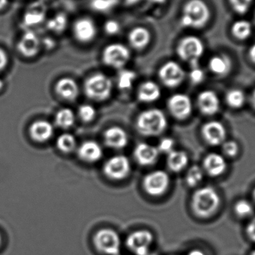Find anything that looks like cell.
Listing matches in <instances>:
<instances>
[{"mask_svg": "<svg viewBox=\"0 0 255 255\" xmlns=\"http://www.w3.org/2000/svg\"><path fill=\"white\" fill-rule=\"evenodd\" d=\"M245 234L247 238L255 244V217H253L246 226Z\"/></svg>", "mask_w": 255, "mask_h": 255, "instance_id": "cell-43", "label": "cell"}, {"mask_svg": "<svg viewBox=\"0 0 255 255\" xmlns=\"http://www.w3.org/2000/svg\"><path fill=\"white\" fill-rule=\"evenodd\" d=\"M234 212L240 219H247L252 217L254 213V207L250 201L241 199L235 203Z\"/></svg>", "mask_w": 255, "mask_h": 255, "instance_id": "cell-34", "label": "cell"}, {"mask_svg": "<svg viewBox=\"0 0 255 255\" xmlns=\"http://www.w3.org/2000/svg\"><path fill=\"white\" fill-rule=\"evenodd\" d=\"M104 141L108 147L114 149H122L127 146L128 137L127 131L121 127H112L105 131Z\"/></svg>", "mask_w": 255, "mask_h": 255, "instance_id": "cell-22", "label": "cell"}, {"mask_svg": "<svg viewBox=\"0 0 255 255\" xmlns=\"http://www.w3.org/2000/svg\"><path fill=\"white\" fill-rule=\"evenodd\" d=\"M250 255H255V250H253V251H252Z\"/></svg>", "mask_w": 255, "mask_h": 255, "instance_id": "cell-53", "label": "cell"}, {"mask_svg": "<svg viewBox=\"0 0 255 255\" xmlns=\"http://www.w3.org/2000/svg\"><path fill=\"white\" fill-rule=\"evenodd\" d=\"M251 102L252 105H253V107L255 109V89L253 91V94H252Z\"/></svg>", "mask_w": 255, "mask_h": 255, "instance_id": "cell-49", "label": "cell"}, {"mask_svg": "<svg viewBox=\"0 0 255 255\" xmlns=\"http://www.w3.org/2000/svg\"><path fill=\"white\" fill-rule=\"evenodd\" d=\"M154 243V236L148 230H136L128 236L127 247L133 255H148Z\"/></svg>", "mask_w": 255, "mask_h": 255, "instance_id": "cell-9", "label": "cell"}, {"mask_svg": "<svg viewBox=\"0 0 255 255\" xmlns=\"http://www.w3.org/2000/svg\"><path fill=\"white\" fill-rule=\"evenodd\" d=\"M204 178V170L197 165L191 166L186 176V182L187 185L193 187L200 184Z\"/></svg>", "mask_w": 255, "mask_h": 255, "instance_id": "cell-35", "label": "cell"}, {"mask_svg": "<svg viewBox=\"0 0 255 255\" xmlns=\"http://www.w3.org/2000/svg\"><path fill=\"white\" fill-rule=\"evenodd\" d=\"M221 198L218 192L212 187L198 189L191 199V209L198 218L208 220L214 217L220 209Z\"/></svg>", "mask_w": 255, "mask_h": 255, "instance_id": "cell-1", "label": "cell"}, {"mask_svg": "<svg viewBox=\"0 0 255 255\" xmlns=\"http://www.w3.org/2000/svg\"><path fill=\"white\" fill-rule=\"evenodd\" d=\"M249 57H250L252 62L255 64V43L250 47V50H249Z\"/></svg>", "mask_w": 255, "mask_h": 255, "instance_id": "cell-46", "label": "cell"}, {"mask_svg": "<svg viewBox=\"0 0 255 255\" xmlns=\"http://www.w3.org/2000/svg\"><path fill=\"white\" fill-rule=\"evenodd\" d=\"M187 255H207L206 253L203 251V250H200V249H193V250H190Z\"/></svg>", "mask_w": 255, "mask_h": 255, "instance_id": "cell-47", "label": "cell"}, {"mask_svg": "<svg viewBox=\"0 0 255 255\" xmlns=\"http://www.w3.org/2000/svg\"><path fill=\"white\" fill-rule=\"evenodd\" d=\"M73 38L81 44H88L94 41L98 34V27L94 19L88 16L75 19L72 25Z\"/></svg>", "mask_w": 255, "mask_h": 255, "instance_id": "cell-8", "label": "cell"}, {"mask_svg": "<svg viewBox=\"0 0 255 255\" xmlns=\"http://www.w3.org/2000/svg\"><path fill=\"white\" fill-rule=\"evenodd\" d=\"M121 29V24L116 19H108L103 25V30L109 36L117 35L119 34Z\"/></svg>", "mask_w": 255, "mask_h": 255, "instance_id": "cell-39", "label": "cell"}, {"mask_svg": "<svg viewBox=\"0 0 255 255\" xmlns=\"http://www.w3.org/2000/svg\"><path fill=\"white\" fill-rule=\"evenodd\" d=\"M136 79V74L131 70L123 69L120 71L118 76V88L122 91H128L133 86V82Z\"/></svg>", "mask_w": 255, "mask_h": 255, "instance_id": "cell-33", "label": "cell"}, {"mask_svg": "<svg viewBox=\"0 0 255 255\" xmlns=\"http://www.w3.org/2000/svg\"><path fill=\"white\" fill-rule=\"evenodd\" d=\"M167 106L171 115L181 121L189 118L193 112L191 100L184 94L172 95L168 100Z\"/></svg>", "mask_w": 255, "mask_h": 255, "instance_id": "cell-13", "label": "cell"}, {"mask_svg": "<svg viewBox=\"0 0 255 255\" xmlns=\"http://www.w3.org/2000/svg\"><path fill=\"white\" fill-rule=\"evenodd\" d=\"M174 146H175V141L173 139L170 137H164L160 139L157 148L159 153L168 154L173 151Z\"/></svg>", "mask_w": 255, "mask_h": 255, "instance_id": "cell-41", "label": "cell"}, {"mask_svg": "<svg viewBox=\"0 0 255 255\" xmlns=\"http://www.w3.org/2000/svg\"><path fill=\"white\" fill-rule=\"evenodd\" d=\"M97 112L94 106L91 105L84 104L79 107V118L83 122L90 123L95 119Z\"/></svg>", "mask_w": 255, "mask_h": 255, "instance_id": "cell-37", "label": "cell"}, {"mask_svg": "<svg viewBox=\"0 0 255 255\" xmlns=\"http://www.w3.org/2000/svg\"><path fill=\"white\" fill-rule=\"evenodd\" d=\"M42 1H45V0H42Z\"/></svg>", "mask_w": 255, "mask_h": 255, "instance_id": "cell-57", "label": "cell"}, {"mask_svg": "<svg viewBox=\"0 0 255 255\" xmlns=\"http://www.w3.org/2000/svg\"><path fill=\"white\" fill-rule=\"evenodd\" d=\"M159 78L165 86L169 88H177L185 79V71L176 61H166L160 67Z\"/></svg>", "mask_w": 255, "mask_h": 255, "instance_id": "cell-11", "label": "cell"}, {"mask_svg": "<svg viewBox=\"0 0 255 255\" xmlns=\"http://www.w3.org/2000/svg\"><path fill=\"white\" fill-rule=\"evenodd\" d=\"M205 50L204 42L196 35L184 36L177 43V55L191 67L199 66V60L205 53Z\"/></svg>", "mask_w": 255, "mask_h": 255, "instance_id": "cell-4", "label": "cell"}, {"mask_svg": "<svg viewBox=\"0 0 255 255\" xmlns=\"http://www.w3.org/2000/svg\"><path fill=\"white\" fill-rule=\"evenodd\" d=\"M160 96L161 90L160 87L152 81L143 82L138 90V100L142 103H154L159 100Z\"/></svg>", "mask_w": 255, "mask_h": 255, "instance_id": "cell-25", "label": "cell"}, {"mask_svg": "<svg viewBox=\"0 0 255 255\" xmlns=\"http://www.w3.org/2000/svg\"><path fill=\"white\" fill-rule=\"evenodd\" d=\"M239 145L233 140L225 141L222 144V150L223 154L229 157H236L239 153Z\"/></svg>", "mask_w": 255, "mask_h": 255, "instance_id": "cell-38", "label": "cell"}, {"mask_svg": "<svg viewBox=\"0 0 255 255\" xmlns=\"http://www.w3.org/2000/svg\"><path fill=\"white\" fill-rule=\"evenodd\" d=\"M113 83L110 78L103 73H96L90 76L85 83L87 97L94 101H104L111 97Z\"/></svg>", "mask_w": 255, "mask_h": 255, "instance_id": "cell-5", "label": "cell"}, {"mask_svg": "<svg viewBox=\"0 0 255 255\" xmlns=\"http://www.w3.org/2000/svg\"><path fill=\"white\" fill-rule=\"evenodd\" d=\"M128 43L136 51L145 50L151 41V33L146 27L137 25L133 27L127 34Z\"/></svg>", "mask_w": 255, "mask_h": 255, "instance_id": "cell-16", "label": "cell"}, {"mask_svg": "<svg viewBox=\"0 0 255 255\" xmlns=\"http://www.w3.org/2000/svg\"><path fill=\"white\" fill-rule=\"evenodd\" d=\"M246 100L245 94L240 89L230 90L226 95V103L232 109H241L245 104Z\"/></svg>", "mask_w": 255, "mask_h": 255, "instance_id": "cell-32", "label": "cell"}, {"mask_svg": "<svg viewBox=\"0 0 255 255\" xmlns=\"http://www.w3.org/2000/svg\"><path fill=\"white\" fill-rule=\"evenodd\" d=\"M227 162L221 154L210 153L204 159L203 170L211 177H219L227 169Z\"/></svg>", "mask_w": 255, "mask_h": 255, "instance_id": "cell-20", "label": "cell"}, {"mask_svg": "<svg viewBox=\"0 0 255 255\" xmlns=\"http://www.w3.org/2000/svg\"><path fill=\"white\" fill-rule=\"evenodd\" d=\"M103 155V148L96 141H85L78 148V156L86 163H95L100 160Z\"/></svg>", "mask_w": 255, "mask_h": 255, "instance_id": "cell-21", "label": "cell"}, {"mask_svg": "<svg viewBox=\"0 0 255 255\" xmlns=\"http://www.w3.org/2000/svg\"><path fill=\"white\" fill-rule=\"evenodd\" d=\"M68 25V17L64 13H56L47 22L48 29L55 34H62Z\"/></svg>", "mask_w": 255, "mask_h": 255, "instance_id": "cell-30", "label": "cell"}, {"mask_svg": "<svg viewBox=\"0 0 255 255\" xmlns=\"http://www.w3.org/2000/svg\"><path fill=\"white\" fill-rule=\"evenodd\" d=\"M199 110L206 116H213L218 113L220 108V101L214 91H204L200 93L197 99Z\"/></svg>", "mask_w": 255, "mask_h": 255, "instance_id": "cell-17", "label": "cell"}, {"mask_svg": "<svg viewBox=\"0 0 255 255\" xmlns=\"http://www.w3.org/2000/svg\"><path fill=\"white\" fill-rule=\"evenodd\" d=\"M211 18V9L206 1L187 0L183 5L180 22L184 28L201 29L209 23Z\"/></svg>", "mask_w": 255, "mask_h": 255, "instance_id": "cell-2", "label": "cell"}, {"mask_svg": "<svg viewBox=\"0 0 255 255\" xmlns=\"http://www.w3.org/2000/svg\"><path fill=\"white\" fill-rule=\"evenodd\" d=\"M3 87H4V82H3V81L0 79V91L2 90Z\"/></svg>", "mask_w": 255, "mask_h": 255, "instance_id": "cell-51", "label": "cell"}, {"mask_svg": "<svg viewBox=\"0 0 255 255\" xmlns=\"http://www.w3.org/2000/svg\"><path fill=\"white\" fill-rule=\"evenodd\" d=\"M231 31L237 40H248L253 33V24L248 19H239L232 24Z\"/></svg>", "mask_w": 255, "mask_h": 255, "instance_id": "cell-28", "label": "cell"}, {"mask_svg": "<svg viewBox=\"0 0 255 255\" xmlns=\"http://www.w3.org/2000/svg\"><path fill=\"white\" fill-rule=\"evenodd\" d=\"M253 198H254L255 201V189L254 190V191H253Z\"/></svg>", "mask_w": 255, "mask_h": 255, "instance_id": "cell-55", "label": "cell"}, {"mask_svg": "<svg viewBox=\"0 0 255 255\" xmlns=\"http://www.w3.org/2000/svg\"><path fill=\"white\" fill-rule=\"evenodd\" d=\"M42 46H45L46 49H50L53 48L55 46V40H52L50 37H47V38L41 39Z\"/></svg>", "mask_w": 255, "mask_h": 255, "instance_id": "cell-45", "label": "cell"}, {"mask_svg": "<svg viewBox=\"0 0 255 255\" xmlns=\"http://www.w3.org/2000/svg\"></svg>", "mask_w": 255, "mask_h": 255, "instance_id": "cell-56", "label": "cell"}, {"mask_svg": "<svg viewBox=\"0 0 255 255\" xmlns=\"http://www.w3.org/2000/svg\"><path fill=\"white\" fill-rule=\"evenodd\" d=\"M119 0H94L93 7L95 10L106 11L112 9V7L118 2Z\"/></svg>", "mask_w": 255, "mask_h": 255, "instance_id": "cell-42", "label": "cell"}, {"mask_svg": "<svg viewBox=\"0 0 255 255\" xmlns=\"http://www.w3.org/2000/svg\"><path fill=\"white\" fill-rule=\"evenodd\" d=\"M8 4V0H0V10L4 9Z\"/></svg>", "mask_w": 255, "mask_h": 255, "instance_id": "cell-48", "label": "cell"}, {"mask_svg": "<svg viewBox=\"0 0 255 255\" xmlns=\"http://www.w3.org/2000/svg\"><path fill=\"white\" fill-rule=\"evenodd\" d=\"M103 172L110 179L121 181L127 178L130 173V161L127 156H114L105 163Z\"/></svg>", "mask_w": 255, "mask_h": 255, "instance_id": "cell-12", "label": "cell"}, {"mask_svg": "<svg viewBox=\"0 0 255 255\" xmlns=\"http://www.w3.org/2000/svg\"><path fill=\"white\" fill-rule=\"evenodd\" d=\"M189 78L193 85H199L205 80V73L202 68H200L199 66H196V67H191V70L189 73Z\"/></svg>", "mask_w": 255, "mask_h": 255, "instance_id": "cell-40", "label": "cell"}, {"mask_svg": "<svg viewBox=\"0 0 255 255\" xmlns=\"http://www.w3.org/2000/svg\"><path fill=\"white\" fill-rule=\"evenodd\" d=\"M42 47L41 39L34 31H25L17 43V49L25 58H33L40 52Z\"/></svg>", "mask_w": 255, "mask_h": 255, "instance_id": "cell-15", "label": "cell"}, {"mask_svg": "<svg viewBox=\"0 0 255 255\" xmlns=\"http://www.w3.org/2000/svg\"><path fill=\"white\" fill-rule=\"evenodd\" d=\"M210 70L217 76L227 75L232 70V61L229 56L224 54L214 55L208 62Z\"/></svg>", "mask_w": 255, "mask_h": 255, "instance_id": "cell-26", "label": "cell"}, {"mask_svg": "<svg viewBox=\"0 0 255 255\" xmlns=\"http://www.w3.org/2000/svg\"><path fill=\"white\" fill-rule=\"evenodd\" d=\"M136 1V0H125L126 3H128V4H132V3Z\"/></svg>", "mask_w": 255, "mask_h": 255, "instance_id": "cell-52", "label": "cell"}, {"mask_svg": "<svg viewBox=\"0 0 255 255\" xmlns=\"http://www.w3.org/2000/svg\"><path fill=\"white\" fill-rule=\"evenodd\" d=\"M150 1H152V2L154 3H159V4H162V3L165 2L166 0H150Z\"/></svg>", "mask_w": 255, "mask_h": 255, "instance_id": "cell-50", "label": "cell"}, {"mask_svg": "<svg viewBox=\"0 0 255 255\" xmlns=\"http://www.w3.org/2000/svg\"><path fill=\"white\" fill-rule=\"evenodd\" d=\"M56 145L57 148L61 152L69 154L76 149L77 142L73 134L65 133L58 136L56 141Z\"/></svg>", "mask_w": 255, "mask_h": 255, "instance_id": "cell-31", "label": "cell"}, {"mask_svg": "<svg viewBox=\"0 0 255 255\" xmlns=\"http://www.w3.org/2000/svg\"><path fill=\"white\" fill-rule=\"evenodd\" d=\"M76 121V117L73 111L70 109H62L57 112L55 123L57 127L63 129H67L73 127Z\"/></svg>", "mask_w": 255, "mask_h": 255, "instance_id": "cell-29", "label": "cell"}, {"mask_svg": "<svg viewBox=\"0 0 255 255\" xmlns=\"http://www.w3.org/2000/svg\"><path fill=\"white\" fill-rule=\"evenodd\" d=\"M56 94L63 100L74 101L79 94L77 82L71 78H62L55 85Z\"/></svg>", "mask_w": 255, "mask_h": 255, "instance_id": "cell-23", "label": "cell"}, {"mask_svg": "<svg viewBox=\"0 0 255 255\" xmlns=\"http://www.w3.org/2000/svg\"><path fill=\"white\" fill-rule=\"evenodd\" d=\"M93 244L97 251L103 255H119L121 252V237L112 229H102L96 232Z\"/></svg>", "mask_w": 255, "mask_h": 255, "instance_id": "cell-6", "label": "cell"}, {"mask_svg": "<svg viewBox=\"0 0 255 255\" xmlns=\"http://www.w3.org/2000/svg\"><path fill=\"white\" fill-rule=\"evenodd\" d=\"M254 0H229V4L236 13L244 14L251 8Z\"/></svg>", "mask_w": 255, "mask_h": 255, "instance_id": "cell-36", "label": "cell"}, {"mask_svg": "<svg viewBox=\"0 0 255 255\" xmlns=\"http://www.w3.org/2000/svg\"><path fill=\"white\" fill-rule=\"evenodd\" d=\"M29 133L36 142H45L53 136L54 127L48 121H37L31 124Z\"/></svg>", "mask_w": 255, "mask_h": 255, "instance_id": "cell-24", "label": "cell"}, {"mask_svg": "<svg viewBox=\"0 0 255 255\" xmlns=\"http://www.w3.org/2000/svg\"><path fill=\"white\" fill-rule=\"evenodd\" d=\"M169 183V175L165 171L156 170L145 175L142 181V187L149 196L157 197L167 191Z\"/></svg>", "mask_w": 255, "mask_h": 255, "instance_id": "cell-10", "label": "cell"}, {"mask_svg": "<svg viewBox=\"0 0 255 255\" xmlns=\"http://www.w3.org/2000/svg\"><path fill=\"white\" fill-rule=\"evenodd\" d=\"M168 123L166 115L159 109H153L139 114L136 127L139 133L146 136H154L163 133Z\"/></svg>", "mask_w": 255, "mask_h": 255, "instance_id": "cell-3", "label": "cell"}, {"mask_svg": "<svg viewBox=\"0 0 255 255\" xmlns=\"http://www.w3.org/2000/svg\"><path fill=\"white\" fill-rule=\"evenodd\" d=\"M157 147L150 145L146 142L137 144L133 150L135 160L141 166H151L156 163L159 157Z\"/></svg>", "mask_w": 255, "mask_h": 255, "instance_id": "cell-18", "label": "cell"}, {"mask_svg": "<svg viewBox=\"0 0 255 255\" xmlns=\"http://www.w3.org/2000/svg\"><path fill=\"white\" fill-rule=\"evenodd\" d=\"M46 8L44 1H35L27 8L23 16V23L27 27L40 25L46 19Z\"/></svg>", "mask_w": 255, "mask_h": 255, "instance_id": "cell-19", "label": "cell"}, {"mask_svg": "<svg viewBox=\"0 0 255 255\" xmlns=\"http://www.w3.org/2000/svg\"><path fill=\"white\" fill-rule=\"evenodd\" d=\"M1 242H2V238H1V235H0V247H1Z\"/></svg>", "mask_w": 255, "mask_h": 255, "instance_id": "cell-54", "label": "cell"}, {"mask_svg": "<svg viewBox=\"0 0 255 255\" xmlns=\"http://www.w3.org/2000/svg\"><path fill=\"white\" fill-rule=\"evenodd\" d=\"M188 162V156L185 151L174 149L168 154L167 166L172 172H181L187 166Z\"/></svg>", "mask_w": 255, "mask_h": 255, "instance_id": "cell-27", "label": "cell"}, {"mask_svg": "<svg viewBox=\"0 0 255 255\" xmlns=\"http://www.w3.org/2000/svg\"><path fill=\"white\" fill-rule=\"evenodd\" d=\"M202 134L208 145L217 146L226 141L227 130L224 125L219 121H210L202 127Z\"/></svg>", "mask_w": 255, "mask_h": 255, "instance_id": "cell-14", "label": "cell"}, {"mask_svg": "<svg viewBox=\"0 0 255 255\" xmlns=\"http://www.w3.org/2000/svg\"><path fill=\"white\" fill-rule=\"evenodd\" d=\"M131 58L130 49L122 43H109L102 52L103 64L111 68L123 70Z\"/></svg>", "mask_w": 255, "mask_h": 255, "instance_id": "cell-7", "label": "cell"}, {"mask_svg": "<svg viewBox=\"0 0 255 255\" xmlns=\"http://www.w3.org/2000/svg\"><path fill=\"white\" fill-rule=\"evenodd\" d=\"M8 62V57L4 49L0 48V72L4 70Z\"/></svg>", "mask_w": 255, "mask_h": 255, "instance_id": "cell-44", "label": "cell"}]
</instances>
